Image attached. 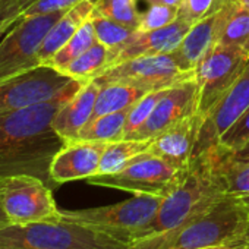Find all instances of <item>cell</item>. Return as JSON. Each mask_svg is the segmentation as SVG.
Instances as JSON below:
<instances>
[{
	"label": "cell",
	"instance_id": "obj_22",
	"mask_svg": "<svg viewBox=\"0 0 249 249\" xmlns=\"http://www.w3.org/2000/svg\"><path fill=\"white\" fill-rule=\"evenodd\" d=\"M151 140H120L110 142L98 166L97 175H113L126 167L134 159L148 151Z\"/></svg>",
	"mask_w": 249,
	"mask_h": 249
},
{
	"label": "cell",
	"instance_id": "obj_28",
	"mask_svg": "<svg viewBox=\"0 0 249 249\" xmlns=\"http://www.w3.org/2000/svg\"><path fill=\"white\" fill-rule=\"evenodd\" d=\"M94 17H104L126 27L138 30L141 12L137 8V0H95Z\"/></svg>",
	"mask_w": 249,
	"mask_h": 249
},
{
	"label": "cell",
	"instance_id": "obj_29",
	"mask_svg": "<svg viewBox=\"0 0 249 249\" xmlns=\"http://www.w3.org/2000/svg\"><path fill=\"white\" fill-rule=\"evenodd\" d=\"M166 89L167 88L151 91V92L145 94L141 100H138L129 108V113H128V117H126V124H124V138L123 140H129L142 126V124L147 122V119L153 113L156 104L163 97Z\"/></svg>",
	"mask_w": 249,
	"mask_h": 249
},
{
	"label": "cell",
	"instance_id": "obj_43",
	"mask_svg": "<svg viewBox=\"0 0 249 249\" xmlns=\"http://www.w3.org/2000/svg\"><path fill=\"white\" fill-rule=\"evenodd\" d=\"M0 249H17V248H3V246H0Z\"/></svg>",
	"mask_w": 249,
	"mask_h": 249
},
{
	"label": "cell",
	"instance_id": "obj_23",
	"mask_svg": "<svg viewBox=\"0 0 249 249\" xmlns=\"http://www.w3.org/2000/svg\"><path fill=\"white\" fill-rule=\"evenodd\" d=\"M150 91L124 84H107L100 88L95 108L92 117H98L101 114L120 111L132 107L138 100H141Z\"/></svg>",
	"mask_w": 249,
	"mask_h": 249
},
{
	"label": "cell",
	"instance_id": "obj_32",
	"mask_svg": "<svg viewBox=\"0 0 249 249\" xmlns=\"http://www.w3.org/2000/svg\"><path fill=\"white\" fill-rule=\"evenodd\" d=\"M214 3L215 0H183L182 6L179 8V15L191 24H195L213 12Z\"/></svg>",
	"mask_w": 249,
	"mask_h": 249
},
{
	"label": "cell",
	"instance_id": "obj_30",
	"mask_svg": "<svg viewBox=\"0 0 249 249\" xmlns=\"http://www.w3.org/2000/svg\"><path fill=\"white\" fill-rule=\"evenodd\" d=\"M179 18V9L167 5H150L147 11L141 14L138 33H147L167 27Z\"/></svg>",
	"mask_w": 249,
	"mask_h": 249
},
{
	"label": "cell",
	"instance_id": "obj_13",
	"mask_svg": "<svg viewBox=\"0 0 249 249\" xmlns=\"http://www.w3.org/2000/svg\"><path fill=\"white\" fill-rule=\"evenodd\" d=\"M249 107V62L240 76L233 85L223 94L204 119L195 154L215 145L218 138L231 126V124L248 110ZM194 154V156H195Z\"/></svg>",
	"mask_w": 249,
	"mask_h": 249
},
{
	"label": "cell",
	"instance_id": "obj_4",
	"mask_svg": "<svg viewBox=\"0 0 249 249\" xmlns=\"http://www.w3.org/2000/svg\"><path fill=\"white\" fill-rule=\"evenodd\" d=\"M0 246L17 249H132V243L62 215L44 223L8 224L0 229Z\"/></svg>",
	"mask_w": 249,
	"mask_h": 249
},
{
	"label": "cell",
	"instance_id": "obj_10",
	"mask_svg": "<svg viewBox=\"0 0 249 249\" xmlns=\"http://www.w3.org/2000/svg\"><path fill=\"white\" fill-rule=\"evenodd\" d=\"M192 78H195V72L182 71L175 62L172 53H166L138 56L114 63L94 78V81L100 87L107 84H124L140 87L151 92L170 88Z\"/></svg>",
	"mask_w": 249,
	"mask_h": 249
},
{
	"label": "cell",
	"instance_id": "obj_18",
	"mask_svg": "<svg viewBox=\"0 0 249 249\" xmlns=\"http://www.w3.org/2000/svg\"><path fill=\"white\" fill-rule=\"evenodd\" d=\"M100 88L94 79L87 81L56 113L53 128L66 142L78 140L82 128L92 119Z\"/></svg>",
	"mask_w": 249,
	"mask_h": 249
},
{
	"label": "cell",
	"instance_id": "obj_1",
	"mask_svg": "<svg viewBox=\"0 0 249 249\" xmlns=\"http://www.w3.org/2000/svg\"><path fill=\"white\" fill-rule=\"evenodd\" d=\"M78 91L21 110L0 113V178L31 175L56 188L50 178V164L66 141L54 131L53 119Z\"/></svg>",
	"mask_w": 249,
	"mask_h": 249
},
{
	"label": "cell",
	"instance_id": "obj_15",
	"mask_svg": "<svg viewBox=\"0 0 249 249\" xmlns=\"http://www.w3.org/2000/svg\"><path fill=\"white\" fill-rule=\"evenodd\" d=\"M233 3L224 5L221 9L211 12L201 21L195 22L183 37L172 56L178 66L185 72H195L207 53L218 43L221 28Z\"/></svg>",
	"mask_w": 249,
	"mask_h": 249
},
{
	"label": "cell",
	"instance_id": "obj_27",
	"mask_svg": "<svg viewBox=\"0 0 249 249\" xmlns=\"http://www.w3.org/2000/svg\"><path fill=\"white\" fill-rule=\"evenodd\" d=\"M91 21H92L94 30H95L97 41H100L107 49H110L116 56L138 33V30H135L132 27H126V25L119 24V22L104 18V17L92 15Z\"/></svg>",
	"mask_w": 249,
	"mask_h": 249
},
{
	"label": "cell",
	"instance_id": "obj_3",
	"mask_svg": "<svg viewBox=\"0 0 249 249\" xmlns=\"http://www.w3.org/2000/svg\"><path fill=\"white\" fill-rule=\"evenodd\" d=\"M224 195L217 170L215 144L194 156L179 186L163 199L154 221L140 239L157 236L185 224Z\"/></svg>",
	"mask_w": 249,
	"mask_h": 249
},
{
	"label": "cell",
	"instance_id": "obj_11",
	"mask_svg": "<svg viewBox=\"0 0 249 249\" xmlns=\"http://www.w3.org/2000/svg\"><path fill=\"white\" fill-rule=\"evenodd\" d=\"M249 56L234 47L215 44L195 71L198 84V114L204 119L223 94L240 76Z\"/></svg>",
	"mask_w": 249,
	"mask_h": 249
},
{
	"label": "cell",
	"instance_id": "obj_37",
	"mask_svg": "<svg viewBox=\"0 0 249 249\" xmlns=\"http://www.w3.org/2000/svg\"><path fill=\"white\" fill-rule=\"evenodd\" d=\"M227 3H236V0H215L213 12H215V11L221 9V8H223L224 5H227Z\"/></svg>",
	"mask_w": 249,
	"mask_h": 249
},
{
	"label": "cell",
	"instance_id": "obj_40",
	"mask_svg": "<svg viewBox=\"0 0 249 249\" xmlns=\"http://www.w3.org/2000/svg\"><path fill=\"white\" fill-rule=\"evenodd\" d=\"M236 153H239L240 156H243V157H248V159H249V144H248L245 148H242V150H239V151H236Z\"/></svg>",
	"mask_w": 249,
	"mask_h": 249
},
{
	"label": "cell",
	"instance_id": "obj_8",
	"mask_svg": "<svg viewBox=\"0 0 249 249\" xmlns=\"http://www.w3.org/2000/svg\"><path fill=\"white\" fill-rule=\"evenodd\" d=\"M85 82L73 79L52 66L40 65L0 81V113L54 100L66 92L79 89Z\"/></svg>",
	"mask_w": 249,
	"mask_h": 249
},
{
	"label": "cell",
	"instance_id": "obj_9",
	"mask_svg": "<svg viewBox=\"0 0 249 249\" xmlns=\"http://www.w3.org/2000/svg\"><path fill=\"white\" fill-rule=\"evenodd\" d=\"M21 17L0 43V81L40 66L38 50L57 19L65 14Z\"/></svg>",
	"mask_w": 249,
	"mask_h": 249
},
{
	"label": "cell",
	"instance_id": "obj_14",
	"mask_svg": "<svg viewBox=\"0 0 249 249\" xmlns=\"http://www.w3.org/2000/svg\"><path fill=\"white\" fill-rule=\"evenodd\" d=\"M110 142L75 140L66 142L50 164V178L56 186L88 179L98 172L101 156Z\"/></svg>",
	"mask_w": 249,
	"mask_h": 249
},
{
	"label": "cell",
	"instance_id": "obj_38",
	"mask_svg": "<svg viewBox=\"0 0 249 249\" xmlns=\"http://www.w3.org/2000/svg\"><path fill=\"white\" fill-rule=\"evenodd\" d=\"M8 224H11V223H9L8 217L5 215V213L2 211V208H0V229H3V227L8 226Z\"/></svg>",
	"mask_w": 249,
	"mask_h": 249
},
{
	"label": "cell",
	"instance_id": "obj_25",
	"mask_svg": "<svg viewBox=\"0 0 249 249\" xmlns=\"http://www.w3.org/2000/svg\"><path fill=\"white\" fill-rule=\"evenodd\" d=\"M218 44L234 47L249 56V11L233 3L226 17Z\"/></svg>",
	"mask_w": 249,
	"mask_h": 249
},
{
	"label": "cell",
	"instance_id": "obj_7",
	"mask_svg": "<svg viewBox=\"0 0 249 249\" xmlns=\"http://www.w3.org/2000/svg\"><path fill=\"white\" fill-rule=\"evenodd\" d=\"M185 172L147 151L134 159L120 172L113 175H94L87 182L95 186L126 191L134 195L166 198L179 186Z\"/></svg>",
	"mask_w": 249,
	"mask_h": 249
},
{
	"label": "cell",
	"instance_id": "obj_31",
	"mask_svg": "<svg viewBox=\"0 0 249 249\" xmlns=\"http://www.w3.org/2000/svg\"><path fill=\"white\" fill-rule=\"evenodd\" d=\"M217 144L227 151H239L249 144V107L218 138Z\"/></svg>",
	"mask_w": 249,
	"mask_h": 249
},
{
	"label": "cell",
	"instance_id": "obj_42",
	"mask_svg": "<svg viewBox=\"0 0 249 249\" xmlns=\"http://www.w3.org/2000/svg\"><path fill=\"white\" fill-rule=\"evenodd\" d=\"M236 249H249V242L243 243L242 246H239V248H236Z\"/></svg>",
	"mask_w": 249,
	"mask_h": 249
},
{
	"label": "cell",
	"instance_id": "obj_34",
	"mask_svg": "<svg viewBox=\"0 0 249 249\" xmlns=\"http://www.w3.org/2000/svg\"><path fill=\"white\" fill-rule=\"evenodd\" d=\"M37 0H0V22H17Z\"/></svg>",
	"mask_w": 249,
	"mask_h": 249
},
{
	"label": "cell",
	"instance_id": "obj_5",
	"mask_svg": "<svg viewBox=\"0 0 249 249\" xmlns=\"http://www.w3.org/2000/svg\"><path fill=\"white\" fill-rule=\"evenodd\" d=\"M163 199V196L156 195H134L111 205L62 211V217L94 226L123 242L132 243L151 226Z\"/></svg>",
	"mask_w": 249,
	"mask_h": 249
},
{
	"label": "cell",
	"instance_id": "obj_16",
	"mask_svg": "<svg viewBox=\"0 0 249 249\" xmlns=\"http://www.w3.org/2000/svg\"><path fill=\"white\" fill-rule=\"evenodd\" d=\"M202 124L199 114H194L151 140L148 153L163 159L179 170H186L194 159Z\"/></svg>",
	"mask_w": 249,
	"mask_h": 249
},
{
	"label": "cell",
	"instance_id": "obj_19",
	"mask_svg": "<svg viewBox=\"0 0 249 249\" xmlns=\"http://www.w3.org/2000/svg\"><path fill=\"white\" fill-rule=\"evenodd\" d=\"M94 9H95V0H82L81 3L66 11L57 19V22L52 27V30L46 36L38 50L40 65H46L73 37V34L88 19L92 18Z\"/></svg>",
	"mask_w": 249,
	"mask_h": 249
},
{
	"label": "cell",
	"instance_id": "obj_6",
	"mask_svg": "<svg viewBox=\"0 0 249 249\" xmlns=\"http://www.w3.org/2000/svg\"><path fill=\"white\" fill-rule=\"evenodd\" d=\"M0 208L11 224H33L60 218L53 188L31 175L0 178Z\"/></svg>",
	"mask_w": 249,
	"mask_h": 249
},
{
	"label": "cell",
	"instance_id": "obj_26",
	"mask_svg": "<svg viewBox=\"0 0 249 249\" xmlns=\"http://www.w3.org/2000/svg\"><path fill=\"white\" fill-rule=\"evenodd\" d=\"M97 43L95 30L92 25V21L88 19L75 34L73 37L46 63L47 66H52L57 71H62L66 68L71 62H73L76 57H79L82 53H85L91 46Z\"/></svg>",
	"mask_w": 249,
	"mask_h": 249
},
{
	"label": "cell",
	"instance_id": "obj_24",
	"mask_svg": "<svg viewBox=\"0 0 249 249\" xmlns=\"http://www.w3.org/2000/svg\"><path fill=\"white\" fill-rule=\"evenodd\" d=\"M129 108L92 117L79 132L78 140L98 142H116L123 140Z\"/></svg>",
	"mask_w": 249,
	"mask_h": 249
},
{
	"label": "cell",
	"instance_id": "obj_35",
	"mask_svg": "<svg viewBox=\"0 0 249 249\" xmlns=\"http://www.w3.org/2000/svg\"><path fill=\"white\" fill-rule=\"evenodd\" d=\"M249 242V237H245V239H236V240H231V242H227V243H223V245H217V246H210V248H202V249H236L239 246H242L243 243Z\"/></svg>",
	"mask_w": 249,
	"mask_h": 249
},
{
	"label": "cell",
	"instance_id": "obj_12",
	"mask_svg": "<svg viewBox=\"0 0 249 249\" xmlns=\"http://www.w3.org/2000/svg\"><path fill=\"white\" fill-rule=\"evenodd\" d=\"M194 114H198V84L195 78L167 88L147 122L129 140H153Z\"/></svg>",
	"mask_w": 249,
	"mask_h": 249
},
{
	"label": "cell",
	"instance_id": "obj_36",
	"mask_svg": "<svg viewBox=\"0 0 249 249\" xmlns=\"http://www.w3.org/2000/svg\"><path fill=\"white\" fill-rule=\"evenodd\" d=\"M148 5H167V6H173V8H180L183 0H145Z\"/></svg>",
	"mask_w": 249,
	"mask_h": 249
},
{
	"label": "cell",
	"instance_id": "obj_21",
	"mask_svg": "<svg viewBox=\"0 0 249 249\" xmlns=\"http://www.w3.org/2000/svg\"><path fill=\"white\" fill-rule=\"evenodd\" d=\"M114 57L116 54L110 49L97 41L60 72L78 81H91L110 68L114 62Z\"/></svg>",
	"mask_w": 249,
	"mask_h": 249
},
{
	"label": "cell",
	"instance_id": "obj_39",
	"mask_svg": "<svg viewBox=\"0 0 249 249\" xmlns=\"http://www.w3.org/2000/svg\"><path fill=\"white\" fill-rule=\"evenodd\" d=\"M236 3H237V6L249 11V0H236Z\"/></svg>",
	"mask_w": 249,
	"mask_h": 249
},
{
	"label": "cell",
	"instance_id": "obj_2",
	"mask_svg": "<svg viewBox=\"0 0 249 249\" xmlns=\"http://www.w3.org/2000/svg\"><path fill=\"white\" fill-rule=\"evenodd\" d=\"M249 237V198L224 195L185 224L132 242V249H202Z\"/></svg>",
	"mask_w": 249,
	"mask_h": 249
},
{
	"label": "cell",
	"instance_id": "obj_20",
	"mask_svg": "<svg viewBox=\"0 0 249 249\" xmlns=\"http://www.w3.org/2000/svg\"><path fill=\"white\" fill-rule=\"evenodd\" d=\"M217 170L226 195L249 198V159L217 144Z\"/></svg>",
	"mask_w": 249,
	"mask_h": 249
},
{
	"label": "cell",
	"instance_id": "obj_41",
	"mask_svg": "<svg viewBox=\"0 0 249 249\" xmlns=\"http://www.w3.org/2000/svg\"><path fill=\"white\" fill-rule=\"evenodd\" d=\"M15 22H0V30H9Z\"/></svg>",
	"mask_w": 249,
	"mask_h": 249
},
{
	"label": "cell",
	"instance_id": "obj_17",
	"mask_svg": "<svg viewBox=\"0 0 249 249\" xmlns=\"http://www.w3.org/2000/svg\"><path fill=\"white\" fill-rule=\"evenodd\" d=\"M192 25L194 24H191L188 19L179 15V18L172 24H169L167 27L154 31H147V33H137L134 38L119 52L113 65L138 56L172 53L182 43L183 37L186 36V33L191 30Z\"/></svg>",
	"mask_w": 249,
	"mask_h": 249
},
{
	"label": "cell",
	"instance_id": "obj_33",
	"mask_svg": "<svg viewBox=\"0 0 249 249\" xmlns=\"http://www.w3.org/2000/svg\"><path fill=\"white\" fill-rule=\"evenodd\" d=\"M82 0H37L33 3L22 17H33V15H47L62 11H69L75 5L81 3Z\"/></svg>",
	"mask_w": 249,
	"mask_h": 249
}]
</instances>
